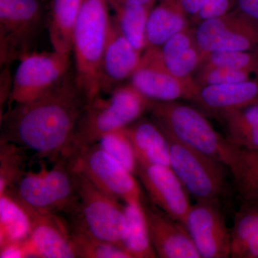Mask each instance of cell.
<instances>
[{"label":"cell","mask_w":258,"mask_h":258,"mask_svg":"<svg viewBox=\"0 0 258 258\" xmlns=\"http://www.w3.org/2000/svg\"><path fill=\"white\" fill-rule=\"evenodd\" d=\"M82 0H50L47 25L53 50L71 54L74 31Z\"/></svg>","instance_id":"cell-23"},{"label":"cell","mask_w":258,"mask_h":258,"mask_svg":"<svg viewBox=\"0 0 258 258\" xmlns=\"http://www.w3.org/2000/svg\"><path fill=\"white\" fill-rule=\"evenodd\" d=\"M234 7V0H204L195 21L199 24L205 20L219 18L233 10Z\"/></svg>","instance_id":"cell-34"},{"label":"cell","mask_w":258,"mask_h":258,"mask_svg":"<svg viewBox=\"0 0 258 258\" xmlns=\"http://www.w3.org/2000/svg\"><path fill=\"white\" fill-rule=\"evenodd\" d=\"M70 56L53 50L23 57L13 78L8 103H26L50 91L71 72Z\"/></svg>","instance_id":"cell-9"},{"label":"cell","mask_w":258,"mask_h":258,"mask_svg":"<svg viewBox=\"0 0 258 258\" xmlns=\"http://www.w3.org/2000/svg\"><path fill=\"white\" fill-rule=\"evenodd\" d=\"M149 111L153 121L166 137L217 159L232 174L235 170L241 149L217 133L196 108L176 101H152Z\"/></svg>","instance_id":"cell-3"},{"label":"cell","mask_w":258,"mask_h":258,"mask_svg":"<svg viewBox=\"0 0 258 258\" xmlns=\"http://www.w3.org/2000/svg\"><path fill=\"white\" fill-rule=\"evenodd\" d=\"M230 235V257L258 258V200H244Z\"/></svg>","instance_id":"cell-22"},{"label":"cell","mask_w":258,"mask_h":258,"mask_svg":"<svg viewBox=\"0 0 258 258\" xmlns=\"http://www.w3.org/2000/svg\"><path fill=\"white\" fill-rule=\"evenodd\" d=\"M127 231L123 247L131 258H155L142 204L125 203Z\"/></svg>","instance_id":"cell-26"},{"label":"cell","mask_w":258,"mask_h":258,"mask_svg":"<svg viewBox=\"0 0 258 258\" xmlns=\"http://www.w3.org/2000/svg\"><path fill=\"white\" fill-rule=\"evenodd\" d=\"M13 79L10 78L9 66H3L1 73V96H0V105L1 109L7 101H9L11 93Z\"/></svg>","instance_id":"cell-37"},{"label":"cell","mask_w":258,"mask_h":258,"mask_svg":"<svg viewBox=\"0 0 258 258\" xmlns=\"http://www.w3.org/2000/svg\"><path fill=\"white\" fill-rule=\"evenodd\" d=\"M108 0H82L74 31L75 79L89 103L101 96L100 66L111 28Z\"/></svg>","instance_id":"cell-4"},{"label":"cell","mask_w":258,"mask_h":258,"mask_svg":"<svg viewBox=\"0 0 258 258\" xmlns=\"http://www.w3.org/2000/svg\"><path fill=\"white\" fill-rule=\"evenodd\" d=\"M127 3L139 5H154L156 0H124Z\"/></svg>","instance_id":"cell-39"},{"label":"cell","mask_w":258,"mask_h":258,"mask_svg":"<svg viewBox=\"0 0 258 258\" xmlns=\"http://www.w3.org/2000/svg\"><path fill=\"white\" fill-rule=\"evenodd\" d=\"M138 164L170 166L169 141L152 120L139 118L123 128Z\"/></svg>","instance_id":"cell-20"},{"label":"cell","mask_w":258,"mask_h":258,"mask_svg":"<svg viewBox=\"0 0 258 258\" xmlns=\"http://www.w3.org/2000/svg\"><path fill=\"white\" fill-rule=\"evenodd\" d=\"M195 102L215 114L258 103V77L200 88Z\"/></svg>","instance_id":"cell-19"},{"label":"cell","mask_w":258,"mask_h":258,"mask_svg":"<svg viewBox=\"0 0 258 258\" xmlns=\"http://www.w3.org/2000/svg\"><path fill=\"white\" fill-rule=\"evenodd\" d=\"M28 242V241H27ZM27 242L23 243H12L0 247L1 258L30 257Z\"/></svg>","instance_id":"cell-36"},{"label":"cell","mask_w":258,"mask_h":258,"mask_svg":"<svg viewBox=\"0 0 258 258\" xmlns=\"http://www.w3.org/2000/svg\"><path fill=\"white\" fill-rule=\"evenodd\" d=\"M74 169L79 203L76 211L64 217L70 230L124 248L127 231L125 205L98 189L82 173Z\"/></svg>","instance_id":"cell-5"},{"label":"cell","mask_w":258,"mask_h":258,"mask_svg":"<svg viewBox=\"0 0 258 258\" xmlns=\"http://www.w3.org/2000/svg\"><path fill=\"white\" fill-rule=\"evenodd\" d=\"M186 28L187 16L179 1L160 0L148 17L146 30L147 48L161 47L173 35Z\"/></svg>","instance_id":"cell-21"},{"label":"cell","mask_w":258,"mask_h":258,"mask_svg":"<svg viewBox=\"0 0 258 258\" xmlns=\"http://www.w3.org/2000/svg\"><path fill=\"white\" fill-rule=\"evenodd\" d=\"M71 231L78 258H131L123 247Z\"/></svg>","instance_id":"cell-30"},{"label":"cell","mask_w":258,"mask_h":258,"mask_svg":"<svg viewBox=\"0 0 258 258\" xmlns=\"http://www.w3.org/2000/svg\"><path fill=\"white\" fill-rule=\"evenodd\" d=\"M159 47L165 69L181 81L195 83L193 73L198 71L205 54L199 47L195 30L189 28L178 32Z\"/></svg>","instance_id":"cell-18"},{"label":"cell","mask_w":258,"mask_h":258,"mask_svg":"<svg viewBox=\"0 0 258 258\" xmlns=\"http://www.w3.org/2000/svg\"><path fill=\"white\" fill-rule=\"evenodd\" d=\"M89 100L74 71L43 95L2 115L0 141L55 161L67 147Z\"/></svg>","instance_id":"cell-1"},{"label":"cell","mask_w":258,"mask_h":258,"mask_svg":"<svg viewBox=\"0 0 258 258\" xmlns=\"http://www.w3.org/2000/svg\"><path fill=\"white\" fill-rule=\"evenodd\" d=\"M98 144L111 157L124 166L134 175H137L138 161L133 146L123 128L106 134Z\"/></svg>","instance_id":"cell-31"},{"label":"cell","mask_w":258,"mask_h":258,"mask_svg":"<svg viewBox=\"0 0 258 258\" xmlns=\"http://www.w3.org/2000/svg\"><path fill=\"white\" fill-rule=\"evenodd\" d=\"M198 71L195 81L200 88L212 85L240 82L256 78L253 74L247 71L225 66H201Z\"/></svg>","instance_id":"cell-33"},{"label":"cell","mask_w":258,"mask_h":258,"mask_svg":"<svg viewBox=\"0 0 258 258\" xmlns=\"http://www.w3.org/2000/svg\"><path fill=\"white\" fill-rule=\"evenodd\" d=\"M186 16L195 21L203 6L204 0H178Z\"/></svg>","instance_id":"cell-38"},{"label":"cell","mask_w":258,"mask_h":258,"mask_svg":"<svg viewBox=\"0 0 258 258\" xmlns=\"http://www.w3.org/2000/svg\"><path fill=\"white\" fill-rule=\"evenodd\" d=\"M232 175L244 200H258V152L241 149L240 161Z\"/></svg>","instance_id":"cell-29"},{"label":"cell","mask_w":258,"mask_h":258,"mask_svg":"<svg viewBox=\"0 0 258 258\" xmlns=\"http://www.w3.org/2000/svg\"><path fill=\"white\" fill-rule=\"evenodd\" d=\"M234 10L258 25V0H234Z\"/></svg>","instance_id":"cell-35"},{"label":"cell","mask_w":258,"mask_h":258,"mask_svg":"<svg viewBox=\"0 0 258 258\" xmlns=\"http://www.w3.org/2000/svg\"><path fill=\"white\" fill-rule=\"evenodd\" d=\"M114 11L113 20L122 35L136 49L142 52L147 48L146 30L148 17L154 5H139L124 0H108Z\"/></svg>","instance_id":"cell-25"},{"label":"cell","mask_w":258,"mask_h":258,"mask_svg":"<svg viewBox=\"0 0 258 258\" xmlns=\"http://www.w3.org/2000/svg\"><path fill=\"white\" fill-rule=\"evenodd\" d=\"M225 128L226 139L235 147L258 152V103L217 114Z\"/></svg>","instance_id":"cell-24"},{"label":"cell","mask_w":258,"mask_h":258,"mask_svg":"<svg viewBox=\"0 0 258 258\" xmlns=\"http://www.w3.org/2000/svg\"><path fill=\"white\" fill-rule=\"evenodd\" d=\"M184 225L200 257H230V232L217 201H197L191 205Z\"/></svg>","instance_id":"cell-13"},{"label":"cell","mask_w":258,"mask_h":258,"mask_svg":"<svg viewBox=\"0 0 258 258\" xmlns=\"http://www.w3.org/2000/svg\"><path fill=\"white\" fill-rule=\"evenodd\" d=\"M195 34L205 55L229 51L258 52V25L234 10L199 23Z\"/></svg>","instance_id":"cell-11"},{"label":"cell","mask_w":258,"mask_h":258,"mask_svg":"<svg viewBox=\"0 0 258 258\" xmlns=\"http://www.w3.org/2000/svg\"><path fill=\"white\" fill-rule=\"evenodd\" d=\"M201 66H225L247 71L258 77V52L229 51L207 54Z\"/></svg>","instance_id":"cell-32"},{"label":"cell","mask_w":258,"mask_h":258,"mask_svg":"<svg viewBox=\"0 0 258 258\" xmlns=\"http://www.w3.org/2000/svg\"><path fill=\"white\" fill-rule=\"evenodd\" d=\"M170 167L197 201H217L225 186L221 162L166 137Z\"/></svg>","instance_id":"cell-8"},{"label":"cell","mask_w":258,"mask_h":258,"mask_svg":"<svg viewBox=\"0 0 258 258\" xmlns=\"http://www.w3.org/2000/svg\"><path fill=\"white\" fill-rule=\"evenodd\" d=\"M27 149L0 141V193L14 186L25 174Z\"/></svg>","instance_id":"cell-28"},{"label":"cell","mask_w":258,"mask_h":258,"mask_svg":"<svg viewBox=\"0 0 258 258\" xmlns=\"http://www.w3.org/2000/svg\"><path fill=\"white\" fill-rule=\"evenodd\" d=\"M137 176L150 201L174 220L184 224L191 206L189 193L170 166L138 164Z\"/></svg>","instance_id":"cell-15"},{"label":"cell","mask_w":258,"mask_h":258,"mask_svg":"<svg viewBox=\"0 0 258 258\" xmlns=\"http://www.w3.org/2000/svg\"><path fill=\"white\" fill-rule=\"evenodd\" d=\"M40 0H0V62L10 66L31 53L42 23Z\"/></svg>","instance_id":"cell-7"},{"label":"cell","mask_w":258,"mask_h":258,"mask_svg":"<svg viewBox=\"0 0 258 258\" xmlns=\"http://www.w3.org/2000/svg\"><path fill=\"white\" fill-rule=\"evenodd\" d=\"M142 52L136 50L120 32L112 19L99 71L101 93L110 94L120 83L132 77L142 60Z\"/></svg>","instance_id":"cell-17"},{"label":"cell","mask_w":258,"mask_h":258,"mask_svg":"<svg viewBox=\"0 0 258 258\" xmlns=\"http://www.w3.org/2000/svg\"><path fill=\"white\" fill-rule=\"evenodd\" d=\"M131 84L154 101H174L179 98L195 101L200 87L171 75L161 60L159 47H149L131 77Z\"/></svg>","instance_id":"cell-12"},{"label":"cell","mask_w":258,"mask_h":258,"mask_svg":"<svg viewBox=\"0 0 258 258\" xmlns=\"http://www.w3.org/2000/svg\"><path fill=\"white\" fill-rule=\"evenodd\" d=\"M69 160L76 170L110 196L125 203L142 204L144 198L135 175L103 150L99 144Z\"/></svg>","instance_id":"cell-10"},{"label":"cell","mask_w":258,"mask_h":258,"mask_svg":"<svg viewBox=\"0 0 258 258\" xmlns=\"http://www.w3.org/2000/svg\"><path fill=\"white\" fill-rule=\"evenodd\" d=\"M142 205L158 257L201 258L184 224L144 198Z\"/></svg>","instance_id":"cell-16"},{"label":"cell","mask_w":258,"mask_h":258,"mask_svg":"<svg viewBox=\"0 0 258 258\" xmlns=\"http://www.w3.org/2000/svg\"><path fill=\"white\" fill-rule=\"evenodd\" d=\"M55 166L43 174H27L14 186L5 190L15 200L42 212L64 217L76 211L79 203L74 169L66 158L56 159Z\"/></svg>","instance_id":"cell-6"},{"label":"cell","mask_w":258,"mask_h":258,"mask_svg":"<svg viewBox=\"0 0 258 258\" xmlns=\"http://www.w3.org/2000/svg\"><path fill=\"white\" fill-rule=\"evenodd\" d=\"M31 225L25 210L8 194H0V247L30 238Z\"/></svg>","instance_id":"cell-27"},{"label":"cell","mask_w":258,"mask_h":258,"mask_svg":"<svg viewBox=\"0 0 258 258\" xmlns=\"http://www.w3.org/2000/svg\"><path fill=\"white\" fill-rule=\"evenodd\" d=\"M152 101L131 83L115 88L106 99L100 96L93 100L88 103L72 138L59 157L76 159L106 134L125 128L142 118L149 111Z\"/></svg>","instance_id":"cell-2"},{"label":"cell","mask_w":258,"mask_h":258,"mask_svg":"<svg viewBox=\"0 0 258 258\" xmlns=\"http://www.w3.org/2000/svg\"><path fill=\"white\" fill-rule=\"evenodd\" d=\"M13 200L25 210L30 218L31 231L27 242L30 257H77L71 231L63 217L40 211Z\"/></svg>","instance_id":"cell-14"}]
</instances>
